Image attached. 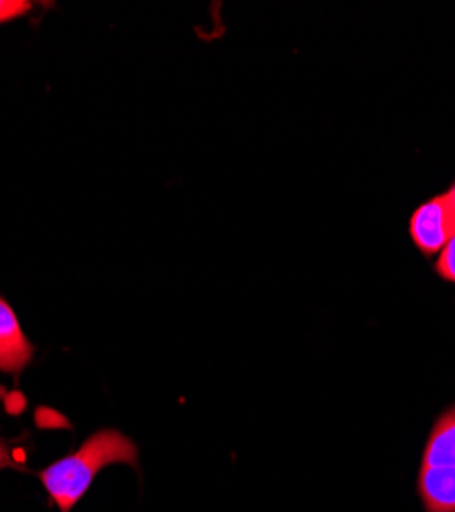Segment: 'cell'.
Returning a JSON list of instances; mask_svg holds the SVG:
<instances>
[{"mask_svg": "<svg viewBox=\"0 0 455 512\" xmlns=\"http://www.w3.org/2000/svg\"><path fill=\"white\" fill-rule=\"evenodd\" d=\"M115 463L138 467V449L123 433L105 429L89 437L74 453L48 465L39 480L58 510L70 512L85 498L97 474Z\"/></svg>", "mask_w": 455, "mask_h": 512, "instance_id": "6da1fadb", "label": "cell"}, {"mask_svg": "<svg viewBox=\"0 0 455 512\" xmlns=\"http://www.w3.org/2000/svg\"><path fill=\"white\" fill-rule=\"evenodd\" d=\"M455 234V216L445 195L425 201L410 218V236L423 254L441 252Z\"/></svg>", "mask_w": 455, "mask_h": 512, "instance_id": "7a4b0ae2", "label": "cell"}, {"mask_svg": "<svg viewBox=\"0 0 455 512\" xmlns=\"http://www.w3.org/2000/svg\"><path fill=\"white\" fill-rule=\"evenodd\" d=\"M33 359V345L27 340L17 314L0 297V371L19 377Z\"/></svg>", "mask_w": 455, "mask_h": 512, "instance_id": "3957f363", "label": "cell"}, {"mask_svg": "<svg viewBox=\"0 0 455 512\" xmlns=\"http://www.w3.org/2000/svg\"><path fill=\"white\" fill-rule=\"evenodd\" d=\"M419 494L427 512H455V465H423Z\"/></svg>", "mask_w": 455, "mask_h": 512, "instance_id": "277c9868", "label": "cell"}, {"mask_svg": "<svg viewBox=\"0 0 455 512\" xmlns=\"http://www.w3.org/2000/svg\"><path fill=\"white\" fill-rule=\"evenodd\" d=\"M423 465H455V408L445 412L433 426Z\"/></svg>", "mask_w": 455, "mask_h": 512, "instance_id": "5b68a950", "label": "cell"}, {"mask_svg": "<svg viewBox=\"0 0 455 512\" xmlns=\"http://www.w3.org/2000/svg\"><path fill=\"white\" fill-rule=\"evenodd\" d=\"M437 275L455 285V234L443 246L439 261H437Z\"/></svg>", "mask_w": 455, "mask_h": 512, "instance_id": "8992f818", "label": "cell"}, {"mask_svg": "<svg viewBox=\"0 0 455 512\" xmlns=\"http://www.w3.org/2000/svg\"><path fill=\"white\" fill-rule=\"evenodd\" d=\"M33 9L27 0H0V23H9Z\"/></svg>", "mask_w": 455, "mask_h": 512, "instance_id": "52a82bcc", "label": "cell"}, {"mask_svg": "<svg viewBox=\"0 0 455 512\" xmlns=\"http://www.w3.org/2000/svg\"><path fill=\"white\" fill-rule=\"evenodd\" d=\"M7 467H15L21 469V465L17 463V459L13 457L9 445L5 441H0V469H7Z\"/></svg>", "mask_w": 455, "mask_h": 512, "instance_id": "ba28073f", "label": "cell"}, {"mask_svg": "<svg viewBox=\"0 0 455 512\" xmlns=\"http://www.w3.org/2000/svg\"><path fill=\"white\" fill-rule=\"evenodd\" d=\"M445 199H447V203H449V207H451V211H453V216H455V183H453L451 189L445 193Z\"/></svg>", "mask_w": 455, "mask_h": 512, "instance_id": "9c48e42d", "label": "cell"}]
</instances>
